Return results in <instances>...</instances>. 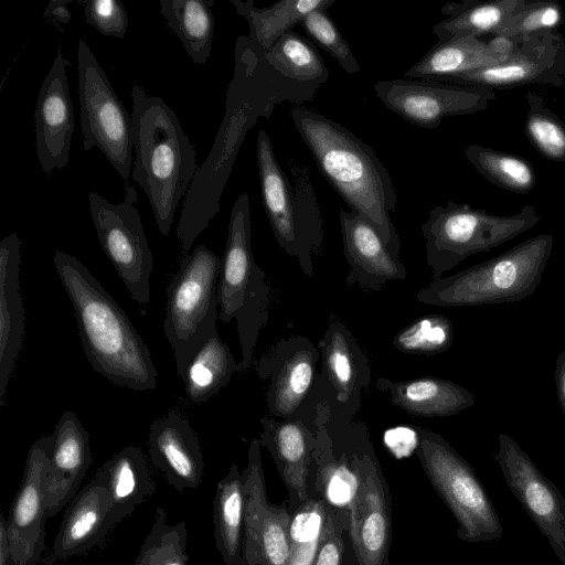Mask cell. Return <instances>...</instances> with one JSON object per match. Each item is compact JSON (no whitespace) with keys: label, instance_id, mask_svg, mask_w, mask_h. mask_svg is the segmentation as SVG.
Returning a JSON list of instances; mask_svg holds the SVG:
<instances>
[{"label":"cell","instance_id":"cell-33","mask_svg":"<svg viewBox=\"0 0 565 565\" xmlns=\"http://www.w3.org/2000/svg\"><path fill=\"white\" fill-rule=\"evenodd\" d=\"M335 0H281L258 8L253 0H231L249 26V39L266 53L312 11L331 7Z\"/></svg>","mask_w":565,"mask_h":565},{"label":"cell","instance_id":"cell-28","mask_svg":"<svg viewBox=\"0 0 565 565\" xmlns=\"http://www.w3.org/2000/svg\"><path fill=\"white\" fill-rule=\"evenodd\" d=\"M375 388L396 407L419 417H448L475 404L466 387L435 376L396 382L377 377Z\"/></svg>","mask_w":565,"mask_h":565},{"label":"cell","instance_id":"cell-20","mask_svg":"<svg viewBox=\"0 0 565 565\" xmlns=\"http://www.w3.org/2000/svg\"><path fill=\"white\" fill-rule=\"evenodd\" d=\"M68 65L58 51L36 99L35 149L45 173L65 168L70 159L75 116L66 76Z\"/></svg>","mask_w":565,"mask_h":565},{"label":"cell","instance_id":"cell-11","mask_svg":"<svg viewBox=\"0 0 565 565\" xmlns=\"http://www.w3.org/2000/svg\"><path fill=\"white\" fill-rule=\"evenodd\" d=\"M78 99L83 147H97L127 181L132 163L134 127L126 107L84 40L77 45Z\"/></svg>","mask_w":565,"mask_h":565},{"label":"cell","instance_id":"cell-26","mask_svg":"<svg viewBox=\"0 0 565 565\" xmlns=\"http://www.w3.org/2000/svg\"><path fill=\"white\" fill-rule=\"evenodd\" d=\"M324 373L335 402L352 414L360 408L362 390L371 382L370 361L352 332L335 316L318 343Z\"/></svg>","mask_w":565,"mask_h":565},{"label":"cell","instance_id":"cell-4","mask_svg":"<svg viewBox=\"0 0 565 565\" xmlns=\"http://www.w3.org/2000/svg\"><path fill=\"white\" fill-rule=\"evenodd\" d=\"M131 98V177L146 193L160 233L168 236L177 209L199 169L195 148L162 98L148 95L137 84Z\"/></svg>","mask_w":565,"mask_h":565},{"label":"cell","instance_id":"cell-36","mask_svg":"<svg viewBox=\"0 0 565 565\" xmlns=\"http://www.w3.org/2000/svg\"><path fill=\"white\" fill-rule=\"evenodd\" d=\"M463 153L484 179L501 189L526 194L536 184L533 166L520 156L478 143L467 146Z\"/></svg>","mask_w":565,"mask_h":565},{"label":"cell","instance_id":"cell-1","mask_svg":"<svg viewBox=\"0 0 565 565\" xmlns=\"http://www.w3.org/2000/svg\"><path fill=\"white\" fill-rule=\"evenodd\" d=\"M319 85L278 73L249 36L236 40L234 74L226 90L224 117L205 161L184 196L177 237L185 256L221 210V196L247 131L258 117H269L281 102L300 106L313 99Z\"/></svg>","mask_w":565,"mask_h":565},{"label":"cell","instance_id":"cell-15","mask_svg":"<svg viewBox=\"0 0 565 565\" xmlns=\"http://www.w3.org/2000/svg\"><path fill=\"white\" fill-rule=\"evenodd\" d=\"M260 448L259 439L254 438L243 471L245 516L242 565H287L292 513L289 508L274 504L267 498Z\"/></svg>","mask_w":565,"mask_h":565},{"label":"cell","instance_id":"cell-32","mask_svg":"<svg viewBox=\"0 0 565 565\" xmlns=\"http://www.w3.org/2000/svg\"><path fill=\"white\" fill-rule=\"evenodd\" d=\"M524 2L525 0L448 2L440 10L445 19L435 24L433 31L438 41L462 36H492Z\"/></svg>","mask_w":565,"mask_h":565},{"label":"cell","instance_id":"cell-39","mask_svg":"<svg viewBox=\"0 0 565 565\" xmlns=\"http://www.w3.org/2000/svg\"><path fill=\"white\" fill-rule=\"evenodd\" d=\"M525 98L529 106L524 124L527 140L544 158L565 161V124L541 95L527 92Z\"/></svg>","mask_w":565,"mask_h":565},{"label":"cell","instance_id":"cell-17","mask_svg":"<svg viewBox=\"0 0 565 565\" xmlns=\"http://www.w3.org/2000/svg\"><path fill=\"white\" fill-rule=\"evenodd\" d=\"M52 436H42L30 447L23 478L6 521L12 565H36L45 546V482Z\"/></svg>","mask_w":565,"mask_h":565},{"label":"cell","instance_id":"cell-35","mask_svg":"<svg viewBox=\"0 0 565 565\" xmlns=\"http://www.w3.org/2000/svg\"><path fill=\"white\" fill-rule=\"evenodd\" d=\"M237 372V363L228 345L215 332L190 361L183 376L191 403L202 404L217 394Z\"/></svg>","mask_w":565,"mask_h":565},{"label":"cell","instance_id":"cell-13","mask_svg":"<svg viewBox=\"0 0 565 565\" xmlns=\"http://www.w3.org/2000/svg\"><path fill=\"white\" fill-rule=\"evenodd\" d=\"M374 92L383 105L417 127L436 129L445 117L472 115L495 99L492 89L438 79L380 81Z\"/></svg>","mask_w":565,"mask_h":565},{"label":"cell","instance_id":"cell-49","mask_svg":"<svg viewBox=\"0 0 565 565\" xmlns=\"http://www.w3.org/2000/svg\"><path fill=\"white\" fill-rule=\"evenodd\" d=\"M10 561L8 536L6 531V518L1 514L0 520V565H8Z\"/></svg>","mask_w":565,"mask_h":565},{"label":"cell","instance_id":"cell-40","mask_svg":"<svg viewBox=\"0 0 565 565\" xmlns=\"http://www.w3.org/2000/svg\"><path fill=\"white\" fill-rule=\"evenodd\" d=\"M454 341L451 321L443 315L423 316L393 338V345L401 352L415 355H434L447 351Z\"/></svg>","mask_w":565,"mask_h":565},{"label":"cell","instance_id":"cell-2","mask_svg":"<svg viewBox=\"0 0 565 565\" xmlns=\"http://www.w3.org/2000/svg\"><path fill=\"white\" fill-rule=\"evenodd\" d=\"M53 264L92 369L115 385L137 392L154 390L158 372L150 350L126 312L76 257L56 250Z\"/></svg>","mask_w":565,"mask_h":565},{"label":"cell","instance_id":"cell-31","mask_svg":"<svg viewBox=\"0 0 565 565\" xmlns=\"http://www.w3.org/2000/svg\"><path fill=\"white\" fill-rule=\"evenodd\" d=\"M244 516V476L233 462L217 482L213 500L215 545L225 565H242Z\"/></svg>","mask_w":565,"mask_h":565},{"label":"cell","instance_id":"cell-47","mask_svg":"<svg viewBox=\"0 0 565 565\" xmlns=\"http://www.w3.org/2000/svg\"><path fill=\"white\" fill-rule=\"evenodd\" d=\"M521 39H513L503 35H493L487 41L489 47L499 55L510 57L518 50Z\"/></svg>","mask_w":565,"mask_h":565},{"label":"cell","instance_id":"cell-48","mask_svg":"<svg viewBox=\"0 0 565 565\" xmlns=\"http://www.w3.org/2000/svg\"><path fill=\"white\" fill-rule=\"evenodd\" d=\"M70 0H52L50 1L44 15L51 17L60 23L66 24L71 21L72 13L67 8Z\"/></svg>","mask_w":565,"mask_h":565},{"label":"cell","instance_id":"cell-29","mask_svg":"<svg viewBox=\"0 0 565 565\" xmlns=\"http://www.w3.org/2000/svg\"><path fill=\"white\" fill-rule=\"evenodd\" d=\"M508 58L493 52L487 41L481 39L454 38L437 41L403 76L446 82L450 77L497 65Z\"/></svg>","mask_w":565,"mask_h":565},{"label":"cell","instance_id":"cell-22","mask_svg":"<svg viewBox=\"0 0 565 565\" xmlns=\"http://www.w3.org/2000/svg\"><path fill=\"white\" fill-rule=\"evenodd\" d=\"M92 460L88 433L73 412H64L52 435L45 482L46 519L75 498Z\"/></svg>","mask_w":565,"mask_h":565},{"label":"cell","instance_id":"cell-7","mask_svg":"<svg viewBox=\"0 0 565 565\" xmlns=\"http://www.w3.org/2000/svg\"><path fill=\"white\" fill-rule=\"evenodd\" d=\"M270 295L265 271L253 255L249 199L244 192L232 207L217 285L220 319L236 320L242 349L237 372L254 363L259 332L269 319Z\"/></svg>","mask_w":565,"mask_h":565},{"label":"cell","instance_id":"cell-30","mask_svg":"<svg viewBox=\"0 0 565 565\" xmlns=\"http://www.w3.org/2000/svg\"><path fill=\"white\" fill-rule=\"evenodd\" d=\"M98 471L105 479L118 523L156 492L148 460L137 446L124 447L105 461Z\"/></svg>","mask_w":565,"mask_h":565},{"label":"cell","instance_id":"cell-9","mask_svg":"<svg viewBox=\"0 0 565 565\" xmlns=\"http://www.w3.org/2000/svg\"><path fill=\"white\" fill-rule=\"evenodd\" d=\"M222 259L204 245L186 254L167 287L163 332L182 377L190 361L215 333Z\"/></svg>","mask_w":565,"mask_h":565},{"label":"cell","instance_id":"cell-21","mask_svg":"<svg viewBox=\"0 0 565 565\" xmlns=\"http://www.w3.org/2000/svg\"><path fill=\"white\" fill-rule=\"evenodd\" d=\"M343 253L349 265L347 285L365 291L382 289L388 281L403 280L407 270L387 247L376 228L361 215L340 207Z\"/></svg>","mask_w":565,"mask_h":565},{"label":"cell","instance_id":"cell-14","mask_svg":"<svg viewBox=\"0 0 565 565\" xmlns=\"http://www.w3.org/2000/svg\"><path fill=\"white\" fill-rule=\"evenodd\" d=\"M348 512L358 565H390L392 495L371 438L358 457V487Z\"/></svg>","mask_w":565,"mask_h":565},{"label":"cell","instance_id":"cell-5","mask_svg":"<svg viewBox=\"0 0 565 565\" xmlns=\"http://www.w3.org/2000/svg\"><path fill=\"white\" fill-rule=\"evenodd\" d=\"M554 237L539 234L486 262L451 276L433 279L415 296L418 302L463 307L518 302L537 289Z\"/></svg>","mask_w":565,"mask_h":565},{"label":"cell","instance_id":"cell-12","mask_svg":"<svg viewBox=\"0 0 565 565\" xmlns=\"http://www.w3.org/2000/svg\"><path fill=\"white\" fill-rule=\"evenodd\" d=\"M137 192L127 186L120 203H110L88 192L92 221L99 244L119 278L138 305L150 302V276L153 257L145 235L141 216L135 206Z\"/></svg>","mask_w":565,"mask_h":565},{"label":"cell","instance_id":"cell-23","mask_svg":"<svg viewBox=\"0 0 565 565\" xmlns=\"http://www.w3.org/2000/svg\"><path fill=\"white\" fill-rule=\"evenodd\" d=\"M148 451L152 465L180 493L196 489L204 477L202 449L189 419L172 409L151 425Z\"/></svg>","mask_w":565,"mask_h":565},{"label":"cell","instance_id":"cell-18","mask_svg":"<svg viewBox=\"0 0 565 565\" xmlns=\"http://www.w3.org/2000/svg\"><path fill=\"white\" fill-rule=\"evenodd\" d=\"M446 82L492 90L532 84L562 87L565 85V38L558 30L523 36L515 53L507 61Z\"/></svg>","mask_w":565,"mask_h":565},{"label":"cell","instance_id":"cell-24","mask_svg":"<svg viewBox=\"0 0 565 565\" xmlns=\"http://www.w3.org/2000/svg\"><path fill=\"white\" fill-rule=\"evenodd\" d=\"M259 441L265 447L288 491L291 513L308 498L316 447L315 431L302 420L263 417Z\"/></svg>","mask_w":565,"mask_h":565},{"label":"cell","instance_id":"cell-6","mask_svg":"<svg viewBox=\"0 0 565 565\" xmlns=\"http://www.w3.org/2000/svg\"><path fill=\"white\" fill-rule=\"evenodd\" d=\"M256 157L263 204L275 238L311 278L315 256L321 253L323 245V218L310 172L290 160L292 185L276 159L265 129L258 131Z\"/></svg>","mask_w":565,"mask_h":565},{"label":"cell","instance_id":"cell-43","mask_svg":"<svg viewBox=\"0 0 565 565\" xmlns=\"http://www.w3.org/2000/svg\"><path fill=\"white\" fill-rule=\"evenodd\" d=\"M327 10L322 8L312 11L300 22V26L309 39L331 55L344 72L358 74L361 71L359 62Z\"/></svg>","mask_w":565,"mask_h":565},{"label":"cell","instance_id":"cell-8","mask_svg":"<svg viewBox=\"0 0 565 565\" xmlns=\"http://www.w3.org/2000/svg\"><path fill=\"white\" fill-rule=\"evenodd\" d=\"M540 218L535 206L530 204L507 216L454 201L433 207L420 226L433 279L440 278L471 255L513 239L535 226Z\"/></svg>","mask_w":565,"mask_h":565},{"label":"cell","instance_id":"cell-27","mask_svg":"<svg viewBox=\"0 0 565 565\" xmlns=\"http://www.w3.org/2000/svg\"><path fill=\"white\" fill-rule=\"evenodd\" d=\"M21 241L10 233L0 242V407L4 405L25 332V313L20 292Z\"/></svg>","mask_w":565,"mask_h":565},{"label":"cell","instance_id":"cell-10","mask_svg":"<svg viewBox=\"0 0 565 565\" xmlns=\"http://www.w3.org/2000/svg\"><path fill=\"white\" fill-rule=\"evenodd\" d=\"M416 455L433 488L457 521V536L468 543L497 541L503 529L473 468L439 434L417 427Z\"/></svg>","mask_w":565,"mask_h":565},{"label":"cell","instance_id":"cell-42","mask_svg":"<svg viewBox=\"0 0 565 565\" xmlns=\"http://www.w3.org/2000/svg\"><path fill=\"white\" fill-rule=\"evenodd\" d=\"M324 520V500L310 495L292 512L290 556L287 565H311Z\"/></svg>","mask_w":565,"mask_h":565},{"label":"cell","instance_id":"cell-44","mask_svg":"<svg viewBox=\"0 0 565 565\" xmlns=\"http://www.w3.org/2000/svg\"><path fill=\"white\" fill-rule=\"evenodd\" d=\"M562 22L563 9L558 2L525 0L493 35L521 39L539 32L555 31Z\"/></svg>","mask_w":565,"mask_h":565},{"label":"cell","instance_id":"cell-34","mask_svg":"<svg viewBox=\"0 0 565 565\" xmlns=\"http://www.w3.org/2000/svg\"><path fill=\"white\" fill-rule=\"evenodd\" d=\"M213 0H160V13L191 60L204 65L211 55L215 20Z\"/></svg>","mask_w":565,"mask_h":565},{"label":"cell","instance_id":"cell-19","mask_svg":"<svg viewBox=\"0 0 565 565\" xmlns=\"http://www.w3.org/2000/svg\"><path fill=\"white\" fill-rule=\"evenodd\" d=\"M319 358L308 338L290 335L254 360L259 379L269 381L266 401L273 416L287 419L299 408L313 384Z\"/></svg>","mask_w":565,"mask_h":565},{"label":"cell","instance_id":"cell-41","mask_svg":"<svg viewBox=\"0 0 565 565\" xmlns=\"http://www.w3.org/2000/svg\"><path fill=\"white\" fill-rule=\"evenodd\" d=\"M311 565H358L349 512L326 500L322 531Z\"/></svg>","mask_w":565,"mask_h":565},{"label":"cell","instance_id":"cell-46","mask_svg":"<svg viewBox=\"0 0 565 565\" xmlns=\"http://www.w3.org/2000/svg\"><path fill=\"white\" fill-rule=\"evenodd\" d=\"M554 377L556 385V394L564 417L565 430V350H563L556 358Z\"/></svg>","mask_w":565,"mask_h":565},{"label":"cell","instance_id":"cell-3","mask_svg":"<svg viewBox=\"0 0 565 565\" xmlns=\"http://www.w3.org/2000/svg\"><path fill=\"white\" fill-rule=\"evenodd\" d=\"M295 127L320 172L351 211L370 222L390 250L399 258V235L393 180L375 151L341 124L308 108L290 110Z\"/></svg>","mask_w":565,"mask_h":565},{"label":"cell","instance_id":"cell-38","mask_svg":"<svg viewBox=\"0 0 565 565\" xmlns=\"http://www.w3.org/2000/svg\"><path fill=\"white\" fill-rule=\"evenodd\" d=\"M186 550V523L170 524L166 510L157 508L153 523L132 565H189Z\"/></svg>","mask_w":565,"mask_h":565},{"label":"cell","instance_id":"cell-25","mask_svg":"<svg viewBox=\"0 0 565 565\" xmlns=\"http://www.w3.org/2000/svg\"><path fill=\"white\" fill-rule=\"evenodd\" d=\"M118 524L104 477L97 471L68 504L53 542L52 555L67 559L105 540Z\"/></svg>","mask_w":565,"mask_h":565},{"label":"cell","instance_id":"cell-45","mask_svg":"<svg viewBox=\"0 0 565 565\" xmlns=\"http://www.w3.org/2000/svg\"><path fill=\"white\" fill-rule=\"evenodd\" d=\"M86 22L103 35L124 39L128 26V14L118 0L83 1Z\"/></svg>","mask_w":565,"mask_h":565},{"label":"cell","instance_id":"cell-37","mask_svg":"<svg viewBox=\"0 0 565 565\" xmlns=\"http://www.w3.org/2000/svg\"><path fill=\"white\" fill-rule=\"evenodd\" d=\"M265 58L278 73L299 83L321 86L330 75L316 45L294 31L281 36Z\"/></svg>","mask_w":565,"mask_h":565},{"label":"cell","instance_id":"cell-16","mask_svg":"<svg viewBox=\"0 0 565 565\" xmlns=\"http://www.w3.org/2000/svg\"><path fill=\"white\" fill-rule=\"evenodd\" d=\"M494 455L505 482L565 565V498L509 435L499 434Z\"/></svg>","mask_w":565,"mask_h":565}]
</instances>
